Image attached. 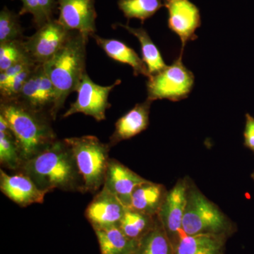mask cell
<instances>
[{
	"label": "cell",
	"mask_w": 254,
	"mask_h": 254,
	"mask_svg": "<svg viewBox=\"0 0 254 254\" xmlns=\"http://www.w3.org/2000/svg\"><path fill=\"white\" fill-rule=\"evenodd\" d=\"M21 172L47 193L55 190L84 193V183L72 150L65 139L50 146L23 163ZM17 173V172H16Z\"/></svg>",
	"instance_id": "obj_1"
},
{
	"label": "cell",
	"mask_w": 254,
	"mask_h": 254,
	"mask_svg": "<svg viewBox=\"0 0 254 254\" xmlns=\"http://www.w3.org/2000/svg\"><path fill=\"white\" fill-rule=\"evenodd\" d=\"M0 115L14 133L24 162L58 140L48 113L30 108L17 100L1 101Z\"/></svg>",
	"instance_id": "obj_2"
},
{
	"label": "cell",
	"mask_w": 254,
	"mask_h": 254,
	"mask_svg": "<svg viewBox=\"0 0 254 254\" xmlns=\"http://www.w3.org/2000/svg\"><path fill=\"white\" fill-rule=\"evenodd\" d=\"M88 38L72 31L60 51L46 63L43 64L55 92V99L51 118L63 108L68 95L76 91L86 71V45Z\"/></svg>",
	"instance_id": "obj_3"
},
{
	"label": "cell",
	"mask_w": 254,
	"mask_h": 254,
	"mask_svg": "<svg viewBox=\"0 0 254 254\" xmlns=\"http://www.w3.org/2000/svg\"><path fill=\"white\" fill-rule=\"evenodd\" d=\"M182 230L187 235L210 234L230 237L237 227L190 180Z\"/></svg>",
	"instance_id": "obj_4"
},
{
	"label": "cell",
	"mask_w": 254,
	"mask_h": 254,
	"mask_svg": "<svg viewBox=\"0 0 254 254\" xmlns=\"http://www.w3.org/2000/svg\"><path fill=\"white\" fill-rule=\"evenodd\" d=\"M71 147L78 170L84 183L85 193L95 194L104 184L110 160L109 143L94 136L65 138Z\"/></svg>",
	"instance_id": "obj_5"
},
{
	"label": "cell",
	"mask_w": 254,
	"mask_h": 254,
	"mask_svg": "<svg viewBox=\"0 0 254 254\" xmlns=\"http://www.w3.org/2000/svg\"><path fill=\"white\" fill-rule=\"evenodd\" d=\"M182 55L156 74L150 76L147 81L148 100L167 99L178 102L187 98L194 85V75L182 63Z\"/></svg>",
	"instance_id": "obj_6"
},
{
	"label": "cell",
	"mask_w": 254,
	"mask_h": 254,
	"mask_svg": "<svg viewBox=\"0 0 254 254\" xmlns=\"http://www.w3.org/2000/svg\"><path fill=\"white\" fill-rule=\"evenodd\" d=\"M120 83L121 81L118 80L110 86H100L92 81L88 73H85L76 90L77 98L70 105L63 118H67L74 114L82 113L92 117L98 122L105 120L107 110L111 107L108 101L110 92Z\"/></svg>",
	"instance_id": "obj_7"
},
{
	"label": "cell",
	"mask_w": 254,
	"mask_h": 254,
	"mask_svg": "<svg viewBox=\"0 0 254 254\" xmlns=\"http://www.w3.org/2000/svg\"><path fill=\"white\" fill-rule=\"evenodd\" d=\"M71 32L58 20H51L38 28V31L23 41L30 58L38 64L51 60L67 41Z\"/></svg>",
	"instance_id": "obj_8"
},
{
	"label": "cell",
	"mask_w": 254,
	"mask_h": 254,
	"mask_svg": "<svg viewBox=\"0 0 254 254\" xmlns=\"http://www.w3.org/2000/svg\"><path fill=\"white\" fill-rule=\"evenodd\" d=\"M189 181L181 179L168 193L159 210V220L166 232L173 248L183 234L182 222L186 208Z\"/></svg>",
	"instance_id": "obj_9"
},
{
	"label": "cell",
	"mask_w": 254,
	"mask_h": 254,
	"mask_svg": "<svg viewBox=\"0 0 254 254\" xmlns=\"http://www.w3.org/2000/svg\"><path fill=\"white\" fill-rule=\"evenodd\" d=\"M168 27L182 42L181 53L187 43L198 38L195 31L201 25L199 9L190 0H166Z\"/></svg>",
	"instance_id": "obj_10"
},
{
	"label": "cell",
	"mask_w": 254,
	"mask_h": 254,
	"mask_svg": "<svg viewBox=\"0 0 254 254\" xmlns=\"http://www.w3.org/2000/svg\"><path fill=\"white\" fill-rule=\"evenodd\" d=\"M127 210L116 196L103 187L90 202L85 216L93 230L119 227Z\"/></svg>",
	"instance_id": "obj_11"
},
{
	"label": "cell",
	"mask_w": 254,
	"mask_h": 254,
	"mask_svg": "<svg viewBox=\"0 0 254 254\" xmlns=\"http://www.w3.org/2000/svg\"><path fill=\"white\" fill-rule=\"evenodd\" d=\"M58 21L66 29L89 38L95 34L96 11L94 0H58Z\"/></svg>",
	"instance_id": "obj_12"
},
{
	"label": "cell",
	"mask_w": 254,
	"mask_h": 254,
	"mask_svg": "<svg viewBox=\"0 0 254 254\" xmlns=\"http://www.w3.org/2000/svg\"><path fill=\"white\" fill-rule=\"evenodd\" d=\"M0 190L8 198L23 208L43 203L47 194L25 174L17 172L10 175L3 169L0 170Z\"/></svg>",
	"instance_id": "obj_13"
},
{
	"label": "cell",
	"mask_w": 254,
	"mask_h": 254,
	"mask_svg": "<svg viewBox=\"0 0 254 254\" xmlns=\"http://www.w3.org/2000/svg\"><path fill=\"white\" fill-rule=\"evenodd\" d=\"M146 180L118 160L111 158L103 187L113 193L128 208L131 204L133 190Z\"/></svg>",
	"instance_id": "obj_14"
},
{
	"label": "cell",
	"mask_w": 254,
	"mask_h": 254,
	"mask_svg": "<svg viewBox=\"0 0 254 254\" xmlns=\"http://www.w3.org/2000/svg\"><path fill=\"white\" fill-rule=\"evenodd\" d=\"M153 102L147 98L143 103H137L129 111L115 123V128L110 136V146L139 134L148 128L150 123V106Z\"/></svg>",
	"instance_id": "obj_15"
},
{
	"label": "cell",
	"mask_w": 254,
	"mask_h": 254,
	"mask_svg": "<svg viewBox=\"0 0 254 254\" xmlns=\"http://www.w3.org/2000/svg\"><path fill=\"white\" fill-rule=\"evenodd\" d=\"M228 238L225 235H187L183 232L174 247V254H224Z\"/></svg>",
	"instance_id": "obj_16"
},
{
	"label": "cell",
	"mask_w": 254,
	"mask_h": 254,
	"mask_svg": "<svg viewBox=\"0 0 254 254\" xmlns=\"http://www.w3.org/2000/svg\"><path fill=\"white\" fill-rule=\"evenodd\" d=\"M167 193L168 190L163 185L146 180L133 190L128 208L155 216L158 215Z\"/></svg>",
	"instance_id": "obj_17"
},
{
	"label": "cell",
	"mask_w": 254,
	"mask_h": 254,
	"mask_svg": "<svg viewBox=\"0 0 254 254\" xmlns=\"http://www.w3.org/2000/svg\"><path fill=\"white\" fill-rule=\"evenodd\" d=\"M92 37L109 58L118 63L129 65L133 68L134 76L143 75L148 78L150 77L146 64L134 50L118 40L102 38L95 34Z\"/></svg>",
	"instance_id": "obj_18"
},
{
	"label": "cell",
	"mask_w": 254,
	"mask_h": 254,
	"mask_svg": "<svg viewBox=\"0 0 254 254\" xmlns=\"http://www.w3.org/2000/svg\"><path fill=\"white\" fill-rule=\"evenodd\" d=\"M100 254H131L138 241L127 237L119 227L94 230Z\"/></svg>",
	"instance_id": "obj_19"
},
{
	"label": "cell",
	"mask_w": 254,
	"mask_h": 254,
	"mask_svg": "<svg viewBox=\"0 0 254 254\" xmlns=\"http://www.w3.org/2000/svg\"><path fill=\"white\" fill-rule=\"evenodd\" d=\"M23 160L14 133L2 116L0 115V164L3 168L18 172Z\"/></svg>",
	"instance_id": "obj_20"
},
{
	"label": "cell",
	"mask_w": 254,
	"mask_h": 254,
	"mask_svg": "<svg viewBox=\"0 0 254 254\" xmlns=\"http://www.w3.org/2000/svg\"><path fill=\"white\" fill-rule=\"evenodd\" d=\"M131 254H174L173 246L158 215L153 227L138 241Z\"/></svg>",
	"instance_id": "obj_21"
},
{
	"label": "cell",
	"mask_w": 254,
	"mask_h": 254,
	"mask_svg": "<svg viewBox=\"0 0 254 254\" xmlns=\"http://www.w3.org/2000/svg\"><path fill=\"white\" fill-rule=\"evenodd\" d=\"M118 26L125 28L136 37L141 45L142 59L146 64L150 76L156 74L163 70L168 65L164 61L163 56L158 47L152 41L148 32L143 28L130 27L128 25L118 23Z\"/></svg>",
	"instance_id": "obj_22"
},
{
	"label": "cell",
	"mask_w": 254,
	"mask_h": 254,
	"mask_svg": "<svg viewBox=\"0 0 254 254\" xmlns=\"http://www.w3.org/2000/svg\"><path fill=\"white\" fill-rule=\"evenodd\" d=\"M155 218L156 215L151 216L127 208L119 227L127 237L138 241L153 227Z\"/></svg>",
	"instance_id": "obj_23"
},
{
	"label": "cell",
	"mask_w": 254,
	"mask_h": 254,
	"mask_svg": "<svg viewBox=\"0 0 254 254\" xmlns=\"http://www.w3.org/2000/svg\"><path fill=\"white\" fill-rule=\"evenodd\" d=\"M118 6L127 18H138L142 22L165 6L163 0H119Z\"/></svg>",
	"instance_id": "obj_24"
},
{
	"label": "cell",
	"mask_w": 254,
	"mask_h": 254,
	"mask_svg": "<svg viewBox=\"0 0 254 254\" xmlns=\"http://www.w3.org/2000/svg\"><path fill=\"white\" fill-rule=\"evenodd\" d=\"M23 41L0 43V71L26 60H33L25 48Z\"/></svg>",
	"instance_id": "obj_25"
},
{
	"label": "cell",
	"mask_w": 254,
	"mask_h": 254,
	"mask_svg": "<svg viewBox=\"0 0 254 254\" xmlns=\"http://www.w3.org/2000/svg\"><path fill=\"white\" fill-rule=\"evenodd\" d=\"M19 15L4 7L0 12V43L23 41Z\"/></svg>",
	"instance_id": "obj_26"
},
{
	"label": "cell",
	"mask_w": 254,
	"mask_h": 254,
	"mask_svg": "<svg viewBox=\"0 0 254 254\" xmlns=\"http://www.w3.org/2000/svg\"><path fill=\"white\" fill-rule=\"evenodd\" d=\"M41 65H37L34 71L25 83L22 91L17 99L23 104L39 111H41L39 105V85Z\"/></svg>",
	"instance_id": "obj_27"
},
{
	"label": "cell",
	"mask_w": 254,
	"mask_h": 254,
	"mask_svg": "<svg viewBox=\"0 0 254 254\" xmlns=\"http://www.w3.org/2000/svg\"><path fill=\"white\" fill-rule=\"evenodd\" d=\"M37 65L28 67L26 69L18 73L6 86L0 88L1 101L17 100L20 93L22 91L25 83L33 72Z\"/></svg>",
	"instance_id": "obj_28"
},
{
	"label": "cell",
	"mask_w": 254,
	"mask_h": 254,
	"mask_svg": "<svg viewBox=\"0 0 254 254\" xmlns=\"http://www.w3.org/2000/svg\"><path fill=\"white\" fill-rule=\"evenodd\" d=\"M36 64H38L34 63L33 60H26V61L21 62L13 65L5 71H0V88L6 86L16 75L23 70Z\"/></svg>",
	"instance_id": "obj_29"
},
{
	"label": "cell",
	"mask_w": 254,
	"mask_h": 254,
	"mask_svg": "<svg viewBox=\"0 0 254 254\" xmlns=\"http://www.w3.org/2000/svg\"><path fill=\"white\" fill-rule=\"evenodd\" d=\"M22 2V9L19 12V16L25 14H31L33 15V21L36 23L38 28L43 25V19L40 10L38 0H21Z\"/></svg>",
	"instance_id": "obj_30"
},
{
	"label": "cell",
	"mask_w": 254,
	"mask_h": 254,
	"mask_svg": "<svg viewBox=\"0 0 254 254\" xmlns=\"http://www.w3.org/2000/svg\"><path fill=\"white\" fill-rule=\"evenodd\" d=\"M245 118L244 145L254 153V118L249 113L246 114Z\"/></svg>",
	"instance_id": "obj_31"
},
{
	"label": "cell",
	"mask_w": 254,
	"mask_h": 254,
	"mask_svg": "<svg viewBox=\"0 0 254 254\" xmlns=\"http://www.w3.org/2000/svg\"><path fill=\"white\" fill-rule=\"evenodd\" d=\"M57 3L58 0H38L43 25L53 20L52 15Z\"/></svg>",
	"instance_id": "obj_32"
},
{
	"label": "cell",
	"mask_w": 254,
	"mask_h": 254,
	"mask_svg": "<svg viewBox=\"0 0 254 254\" xmlns=\"http://www.w3.org/2000/svg\"><path fill=\"white\" fill-rule=\"evenodd\" d=\"M252 178L253 179V180L254 181V173L252 174Z\"/></svg>",
	"instance_id": "obj_33"
},
{
	"label": "cell",
	"mask_w": 254,
	"mask_h": 254,
	"mask_svg": "<svg viewBox=\"0 0 254 254\" xmlns=\"http://www.w3.org/2000/svg\"><path fill=\"white\" fill-rule=\"evenodd\" d=\"M165 1H166V0H163L164 2H165Z\"/></svg>",
	"instance_id": "obj_34"
}]
</instances>
